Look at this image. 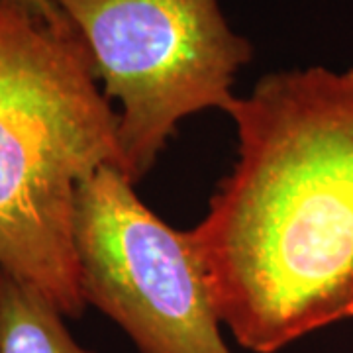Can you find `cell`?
<instances>
[{"mask_svg": "<svg viewBox=\"0 0 353 353\" xmlns=\"http://www.w3.org/2000/svg\"><path fill=\"white\" fill-rule=\"evenodd\" d=\"M226 114L238 159L190 232L220 322L277 353L353 318V69L265 75Z\"/></svg>", "mask_w": 353, "mask_h": 353, "instance_id": "cell-1", "label": "cell"}, {"mask_svg": "<svg viewBox=\"0 0 353 353\" xmlns=\"http://www.w3.org/2000/svg\"><path fill=\"white\" fill-rule=\"evenodd\" d=\"M118 122L73 26L0 0V267L73 320L88 306L77 187L104 165L122 171Z\"/></svg>", "mask_w": 353, "mask_h": 353, "instance_id": "cell-2", "label": "cell"}, {"mask_svg": "<svg viewBox=\"0 0 353 353\" xmlns=\"http://www.w3.org/2000/svg\"><path fill=\"white\" fill-rule=\"evenodd\" d=\"M73 26L106 101H118L122 173H150L176 124L228 112L232 85L253 46L226 22L218 0H51Z\"/></svg>", "mask_w": 353, "mask_h": 353, "instance_id": "cell-3", "label": "cell"}, {"mask_svg": "<svg viewBox=\"0 0 353 353\" xmlns=\"http://www.w3.org/2000/svg\"><path fill=\"white\" fill-rule=\"evenodd\" d=\"M81 289L139 353H230L192 232L165 224L112 165L75 194Z\"/></svg>", "mask_w": 353, "mask_h": 353, "instance_id": "cell-4", "label": "cell"}, {"mask_svg": "<svg viewBox=\"0 0 353 353\" xmlns=\"http://www.w3.org/2000/svg\"><path fill=\"white\" fill-rule=\"evenodd\" d=\"M0 353H94L77 343L53 304L0 267Z\"/></svg>", "mask_w": 353, "mask_h": 353, "instance_id": "cell-5", "label": "cell"}, {"mask_svg": "<svg viewBox=\"0 0 353 353\" xmlns=\"http://www.w3.org/2000/svg\"><path fill=\"white\" fill-rule=\"evenodd\" d=\"M6 2H10V4H16V6H20V8H24L28 12L36 14L39 18H43V20H48L51 24H57V26H67V18H65L63 14L59 12V8L51 2V0H6Z\"/></svg>", "mask_w": 353, "mask_h": 353, "instance_id": "cell-6", "label": "cell"}]
</instances>
